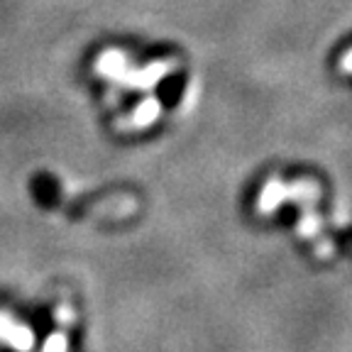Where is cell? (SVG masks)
I'll return each instance as SVG.
<instances>
[{"label": "cell", "mask_w": 352, "mask_h": 352, "mask_svg": "<svg viewBox=\"0 0 352 352\" xmlns=\"http://www.w3.org/2000/svg\"><path fill=\"white\" fill-rule=\"evenodd\" d=\"M342 69H345V72H352V52H347L345 59H342Z\"/></svg>", "instance_id": "1"}]
</instances>
